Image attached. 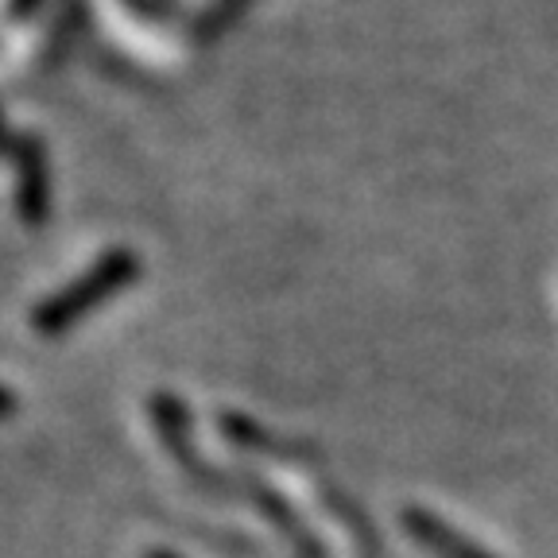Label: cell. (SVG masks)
Here are the masks:
<instances>
[{
    "label": "cell",
    "mask_w": 558,
    "mask_h": 558,
    "mask_svg": "<svg viewBox=\"0 0 558 558\" xmlns=\"http://www.w3.org/2000/svg\"><path fill=\"white\" fill-rule=\"evenodd\" d=\"M12 163L20 171V214H24L27 226H39L47 218V159L39 140L27 136V132H16L12 136Z\"/></svg>",
    "instance_id": "7a4b0ae2"
},
{
    "label": "cell",
    "mask_w": 558,
    "mask_h": 558,
    "mask_svg": "<svg viewBox=\"0 0 558 558\" xmlns=\"http://www.w3.org/2000/svg\"><path fill=\"white\" fill-rule=\"evenodd\" d=\"M140 271V260L129 253V248H113L109 256H101V260L94 264V268L82 271L70 288L54 291L51 299H44V303L35 306L32 314V326L39 333H62L70 330L74 323H82L94 306H101L105 299H113L117 291H124L136 279Z\"/></svg>",
    "instance_id": "6da1fadb"
},
{
    "label": "cell",
    "mask_w": 558,
    "mask_h": 558,
    "mask_svg": "<svg viewBox=\"0 0 558 558\" xmlns=\"http://www.w3.org/2000/svg\"><path fill=\"white\" fill-rule=\"evenodd\" d=\"M35 4H39V0H12V20L27 16V12H32Z\"/></svg>",
    "instance_id": "3957f363"
}]
</instances>
